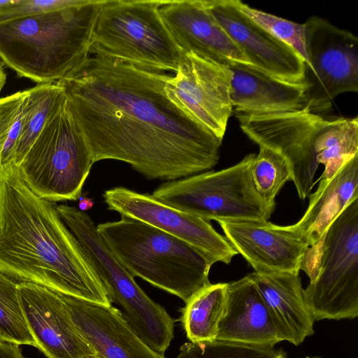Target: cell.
Segmentation results:
<instances>
[{
  "label": "cell",
  "mask_w": 358,
  "mask_h": 358,
  "mask_svg": "<svg viewBox=\"0 0 358 358\" xmlns=\"http://www.w3.org/2000/svg\"><path fill=\"white\" fill-rule=\"evenodd\" d=\"M171 76L90 53L59 80L94 163L122 161L148 179L167 181L217 164L222 140L167 96Z\"/></svg>",
  "instance_id": "obj_1"
},
{
  "label": "cell",
  "mask_w": 358,
  "mask_h": 358,
  "mask_svg": "<svg viewBox=\"0 0 358 358\" xmlns=\"http://www.w3.org/2000/svg\"><path fill=\"white\" fill-rule=\"evenodd\" d=\"M0 272L18 282L112 305L55 204L32 192L14 164L0 166Z\"/></svg>",
  "instance_id": "obj_2"
},
{
  "label": "cell",
  "mask_w": 358,
  "mask_h": 358,
  "mask_svg": "<svg viewBox=\"0 0 358 358\" xmlns=\"http://www.w3.org/2000/svg\"><path fill=\"white\" fill-rule=\"evenodd\" d=\"M243 132L259 146L280 152L289 162L298 195L310 194L317 180H330L358 155V118L324 119L304 108L299 110L257 115L236 114Z\"/></svg>",
  "instance_id": "obj_3"
},
{
  "label": "cell",
  "mask_w": 358,
  "mask_h": 358,
  "mask_svg": "<svg viewBox=\"0 0 358 358\" xmlns=\"http://www.w3.org/2000/svg\"><path fill=\"white\" fill-rule=\"evenodd\" d=\"M103 0L0 22V60L37 84L62 80L89 55Z\"/></svg>",
  "instance_id": "obj_4"
},
{
  "label": "cell",
  "mask_w": 358,
  "mask_h": 358,
  "mask_svg": "<svg viewBox=\"0 0 358 358\" xmlns=\"http://www.w3.org/2000/svg\"><path fill=\"white\" fill-rule=\"evenodd\" d=\"M110 250L129 271L185 303L210 284L213 265L189 243L143 222L121 215L96 226Z\"/></svg>",
  "instance_id": "obj_5"
},
{
  "label": "cell",
  "mask_w": 358,
  "mask_h": 358,
  "mask_svg": "<svg viewBox=\"0 0 358 358\" xmlns=\"http://www.w3.org/2000/svg\"><path fill=\"white\" fill-rule=\"evenodd\" d=\"M55 208L110 301L120 306L128 325L147 345L164 354L173 338L175 320L138 286L110 250L89 215L64 204H55Z\"/></svg>",
  "instance_id": "obj_6"
},
{
  "label": "cell",
  "mask_w": 358,
  "mask_h": 358,
  "mask_svg": "<svg viewBox=\"0 0 358 358\" xmlns=\"http://www.w3.org/2000/svg\"><path fill=\"white\" fill-rule=\"evenodd\" d=\"M163 0H103L90 53L148 69L176 72L182 51L159 9Z\"/></svg>",
  "instance_id": "obj_7"
},
{
  "label": "cell",
  "mask_w": 358,
  "mask_h": 358,
  "mask_svg": "<svg viewBox=\"0 0 358 358\" xmlns=\"http://www.w3.org/2000/svg\"><path fill=\"white\" fill-rule=\"evenodd\" d=\"M94 164L65 96L17 168L32 192L55 203L78 200Z\"/></svg>",
  "instance_id": "obj_8"
},
{
  "label": "cell",
  "mask_w": 358,
  "mask_h": 358,
  "mask_svg": "<svg viewBox=\"0 0 358 358\" xmlns=\"http://www.w3.org/2000/svg\"><path fill=\"white\" fill-rule=\"evenodd\" d=\"M255 154L232 166L162 183L151 196L184 213L210 221L267 222L272 210L257 192L250 176Z\"/></svg>",
  "instance_id": "obj_9"
},
{
  "label": "cell",
  "mask_w": 358,
  "mask_h": 358,
  "mask_svg": "<svg viewBox=\"0 0 358 358\" xmlns=\"http://www.w3.org/2000/svg\"><path fill=\"white\" fill-rule=\"evenodd\" d=\"M315 321L358 316V199L327 229L316 277L303 289Z\"/></svg>",
  "instance_id": "obj_10"
},
{
  "label": "cell",
  "mask_w": 358,
  "mask_h": 358,
  "mask_svg": "<svg viewBox=\"0 0 358 358\" xmlns=\"http://www.w3.org/2000/svg\"><path fill=\"white\" fill-rule=\"evenodd\" d=\"M304 25L305 108L320 115L329 110L339 94L358 91V38L317 16L309 17Z\"/></svg>",
  "instance_id": "obj_11"
},
{
  "label": "cell",
  "mask_w": 358,
  "mask_h": 358,
  "mask_svg": "<svg viewBox=\"0 0 358 358\" xmlns=\"http://www.w3.org/2000/svg\"><path fill=\"white\" fill-rule=\"evenodd\" d=\"M228 65L182 52L175 75L165 85L167 96L192 120L223 140L233 112Z\"/></svg>",
  "instance_id": "obj_12"
},
{
  "label": "cell",
  "mask_w": 358,
  "mask_h": 358,
  "mask_svg": "<svg viewBox=\"0 0 358 358\" xmlns=\"http://www.w3.org/2000/svg\"><path fill=\"white\" fill-rule=\"evenodd\" d=\"M103 196L108 208L152 225L189 243L212 264L231 263L238 255L227 238L209 221L164 204L151 195L123 187L107 189Z\"/></svg>",
  "instance_id": "obj_13"
},
{
  "label": "cell",
  "mask_w": 358,
  "mask_h": 358,
  "mask_svg": "<svg viewBox=\"0 0 358 358\" xmlns=\"http://www.w3.org/2000/svg\"><path fill=\"white\" fill-rule=\"evenodd\" d=\"M206 1L212 15L250 64L278 78L303 82L305 61L294 48L242 13L235 0Z\"/></svg>",
  "instance_id": "obj_14"
},
{
  "label": "cell",
  "mask_w": 358,
  "mask_h": 358,
  "mask_svg": "<svg viewBox=\"0 0 358 358\" xmlns=\"http://www.w3.org/2000/svg\"><path fill=\"white\" fill-rule=\"evenodd\" d=\"M28 327L48 358H90L96 352L73 324L59 294L30 282L18 283Z\"/></svg>",
  "instance_id": "obj_15"
},
{
  "label": "cell",
  "mask_w": 358,
  "mask_h": 358,
  "mask_svg": "<svg viewBox=\"0 0 358 358\" xmlns=\"http://www.w3.org/2000/svg\"><path fill=\"white\" fill-rule=\"evenodd\" d=\"M227 238L258 273H299L307 244L287 226L269 221L218 220Z\"/></svg>",
  "instance_id": "obj_16"
},
{
  "label": "cell",
  "mask_w": 358,
  "mask_h": 358,
  "mask_svg": "<svg viewBox=\"0 0 358 358\" xmlns=\"http://www.w3.org/2000/svg\"><path fill=\"white\" fill-rule=\"evenodd\" d=\"M159 11L182 52L226 65L250 64L212 15L206 0H165Z\"/></svg>",
  "instance_id": "obj_17"
},
{
  "label": "cell",
  "mask_w": 358,
  "mask_h": 358,
  "mask_svg": "<svg viewBox=\"0 0 358 358\" xmlns=\"http://www.w3.org/2000/svg\"><path fill=\"white\" fill-rule=\"evenodd\" d=\"M310 195L302 217L288 228L307 244L301 268L313 280L317 272L324 236L333 222L354 200L358 199V155L345 164L329 180H320Z\"/></svg>",
  "instance_id": "obj_18"
},
{
  "label": "cell",
  "mask_w": 358,
  "mask_h": 358,
  "mask_svg": "<svg viewBox=\"0 0 358 358\" xmlns=\"http://www.w3.org/2000/svg\"><path fill=\"white\" fill-rule=\"evenodd\" d=\"M58 294L78 331L99 358H166L134 333L120 310Z\"/></svg>",
  "instance_id": "obj_19"
},
{
  "label": "cell",
  "mask_w": 358,
  "mask_h": 358,
  "mask_svg": "<svg viewBox=\"0 0 358 358\" xmlns=\"http://www.w3.org/2000/svg\"><path fill=\"white\" fill-rule=\"evenodd\" d=\"M230 99L234 114L257 115L306 107V87L278 78L251 64L231 62Z\"/></svg>",
  "instance_id": "obj_20"
},
{
  "label": "cell",
  "mask_w": 358,
  "mask_h": 358,
  "mask_svg": "<svg viewBox=\"0 0 358 358\" xmlns=\"http://www.w3.org/2000/svg\"><path fill=\"white\" fill-rule=\"evenodd\" d=\"M217 341L260 347L282 342L268 310L248 275L227 282L226 308Z\"/></svg>",
  "instance_id": "obj_21"
},
{
  "label": "cell",
  "mask_w": 358,
  "mask_h": 358,
  "mask_svg": "<svg viewBox=\"0 0 358 358\" xmlns=\"http://www.w3.org/2000/svg\"><path fill=\"white\" fill-rule=\"evenodd\" d=\"M258 289L282 341L299 345L314 334L299 273L248 274Z\"/></svg>",
  "instance_id": "obj_22"
},
{
  "label": "cell",
  "mask_w": 358,
  "mask_h": 358,
  "mask_svg": "<svg viewBox=\"0 0 358 358\" xmlns=\"http://www.w3.org/2000/svg\"><path fill=\"white\" fill-rule=\"evenodd\" d=\"M227 282L210 283L194 293L181 309L180 321L189 342L216 340L224 315Z\"/></svg>",
  "instance_id": "obj_23"
},
{
  "label": "cell",
  "mask_w": 358,
  "mask_h": 358,
  "mask_svg": "<svg viewBox=\"0 0 358 358\" xmlns=\"http://www.w3.org/2000/svg\"><path fill=\"white\" fill-rule=\"evenodd\" d=\"M27 90L24 122L15 152L14 165L17 167L21 164L48 119L65 97L59 81L37 84Z\"/></svg>",
  "instance_id": "obj_24"
},
{
  "label": "cell",
  "mask_w": 358,
  "mask_h": 358,
  "mask_svg": "<svg viewBox=\"0 0 358 358\" xmlns=\"http://www.w3.org/2000/svg\"><path fill=\"white\" fill-rule=\"evenodd\" d=\"M250 176L257 192L273 210L276 196L286 182L293 180L287 159L280 152L264 146H259L252 162Z\"/></svg>",
  "instance_id": "obj_25"
},
{
  "label": "cell",
  "mask_w": 358,
  "mask_h": 358,
  "mask_svg": "<svg viewBox=\"0 0 358 358\" xmlns=\"http://www.w3.org/2000/svg\"><path fill=\"white\" fill-rule=\"evenodd\" d=\"M18 283L0 272V334L3 341L38 348L24 317Z\"/></svg>",
  "instance_id": "obj_26"
},
{
  "label": "cell",
  "mask_w": 358,
  "mask_h": 358,
  "mask_svg": "<svg viewBox=\"0 0 358 358\" xmlns=\"http://www.w3.org/2000/svg\"><path fill=\"white\" fill-rule=\"evenodd\" d=\"M27 96L28 90H26L0 98V166L14 164Z\"/></svg>",
  "instance_id": "obj_27"
},
{
  "label": "cell",
  "mask_w": 358,
  "mask_h": 358,
  "mask_svg": "<svg viewBox=\"0 0 358 358\" xmlns=\"http://www.w3.org/2000/svg\"><path fill=\"white\" fill-rule=\"evenodd\" d=\"M176 358H287L286 352L275 347H260L213 341L187 342Z\"/></svg>",
  "instance_id": "obj_28"
},
{
  "label": "cell",
  "mask_w": 358,
  "mask_h": 358,
  "mask_svg": "<svg viewBox=\"0 0 358 358\" xmlns=\"http://www.w3.org/2000/svg\"><path fill=\"white\" fill-rule=\"evenodd\" d=\"M238 9L273 36L294 48L307 62L305 46V25L253 8L235 0Z\"/></svg>",
  "instance_id": "obj_29"
},
{
  "label": "cell",
  "mask_w": 358,
  "mask_h": 358,
  "mask_svg": "<svg viewBox=\"0 0 358 358\" xmlns=\"http://www.w3.org/2000/svg\"><path fill=\"white\" fill-rule=\"evenodd\" d=\"M86 0H10L0 7V22L41 15L81 4Z\"/></svg>",
  "instance_id": "obj_30"
},
{
  "label": "cell",
  "mask_w": 358,
  "mask_h": 358,
  "mask_svg": "<svg viewBox=\"0 0 358 358\" xmlns=\"http://www.w3.org/2000/svg\"><path fill=\"white\" fill-rule=\"evenodd\" d=\"M0 358H25L19 345L0 341Z\"/></svg>",
  "instance_id": "obj_31"
},
{
  "label": "cell",
  "mask_w": 358,
  "mask_h": 358,
  "mask_svg": "<svg viewBox=\"0 0 358 358\" xmlns=\"http://www.w3.org/2000/svg\"><path fill=\"white\" fill-rule=\"evenodd\" d=\"M94 206V201L91 198L81 195L78 199V209L85 211L91 209Z\"/></svg>",
  "instance_id": "obj_32"
},
{
  "label": "cell",
  "mask_w": 358,
  "mask_h": 358,
  "mask_svg": "<svg viewBox=\"0 0 358 358\" xmlns=\"http://www.w3.org/2000/svg\"><path fill=\"white\" fill-rule=\"evenodd\" d=\"M3 64L0 60V92L3 88L6 82V74L3 69Z\"/></svg>",
  "instance_id": "obj_33"
},
{
  "label": "cell",
  "mask_w": 358,
  "mask_h": 358,
  "mask_svg": "<svg viewBox=\"0 0 358 358\" xmlns=\"http://www.w3.org/2000/svg\"><path fill=\"white\" fill-rule=\"evenodd\" d=\"M303 358H322L320 357H317V356H313V357H309V356H307V357H303Z\"/></svg>",
  "instance_id": "obj_34"
},
{
  "label": "cell",
  "mask_w": 358,
  "mask_h": 358,
  "mask_svg": "<svg viewBox=\"0 0 358 358\" xmlns=\"http://www.w3.org/2000/svg\"><path fill=\"white\" fill-rule=\"evenodd\" d=\"M0 341H3V339H2V337H1V334H0Z\"/></svg>",
  "instance_id": "obj_35"
},
{
  "label": "cell",
  "mask_w": 358,
  "mask_h": 358,
  "mask_svg": "<svg viewBox=\"0 0 358 358\" xmlns=\"http://www.w3.org/2000/svg\"><path fill=\"white\" fill-rule=\"evenodd\" d=\"M90 358H99L97 356H94L92 357H90Z\"/></svg>",
  "instance_id": "obj_36"
}]
</instances>
